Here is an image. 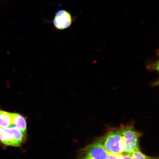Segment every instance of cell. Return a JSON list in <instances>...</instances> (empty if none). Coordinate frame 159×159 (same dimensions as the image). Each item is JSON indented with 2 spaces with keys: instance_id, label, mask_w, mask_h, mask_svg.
<instances>
[{
  "instance_id": "cell-1",
  "label": "cell",
  "mask_w": 159,
  "mask_h": 159,
  "mask_svg": "<svg viewBox=\"0 0 159 159\" xmlns=\"http://www.w3.org/2000/svg\"><path fill=\"white\" fill-rule=\"evenodd\" d=\"M102 142L107 152L117 154L124 153L125 144L120 130H114L109 132Z\"/></svg>"
},
{
  "instance_id": "cell-2",
  "label": "cell",
  "mask_w": 159,
  "mask_h": 159,
  "mask_svg": "<svg viewBox=\"0 0 159 159\" xmlns=\"http://www.w3.org/2000/svg\"><path fill=\"white\" fill-rule=\"evenodd\" d=\"M26 133L15 126L0 128V142L7 146L19 147L24 141Z\"/></svg>"
},
{
  "instance_id": "cell-3",
  "label": "cell",
  "mask_w": 159,
  "mask_h": 159,
  "mask_svg": "<svg viewBox=\"0 0 159 159\" xmlns=\"http://www.w3.org/2000/svg\"><path fill=\"white\" fill-rule=\"evenodd\" d=\"M125 144L124 153H132L139 148V139L140 135L132 125H127L120 130Z\"/></svg>"
},
{
  "instance_id": "cell-4",
  "label": "cell",
  "mask_w": 159,
  "mask_h": 159,
  "mask_svg": "<svg viewBox=\"0 0 159 159\" xmlns=\"http://www.w3.org/2000/svg\"><path fill=\"white\" fill-rule=\"evenodd\" d=\"M107 155L102 141L98 140L86 147L79 159H106Z\"/></svg>"
},
{
  "instance_id": "cell-5",
  "label": "cell",
  "mask_w": 159,
  "mask_h": 159,
  "mask_svg": "<svg viewBox=\"0 0 159 159\" xmlns=\"http://www.w3.org/2000/svg\"><path fill=\"white\" fill-rule=\"evenodd\" d=\"M73 21V18L70 13L66 10H61L56 13L53 23L57 29L62 30L70 27Z\"/></svg>"
},
{
  "instance_id": "cell-6",
  "label": "cell",
  "mask_w": 159,
  "mask_h": 159,
  "mask_svg": "<svg viewBox=\"0 0 159 159\" xmlns=\"http://www.w3.org/2000/svg\"><path fill=\"white\" fill-rule=\"evenodd\" d=\"M14 115V113L0 109V128H5L13 126Z\"/></svg>"
},
{
  "instance_id": "cell-7",
  "label": "cell",
  "mask_w": 159,
  "mask_h": 159,
  "mask_svg": "<svg viewBox=\"0 0 159 159\" xmlns=\"http://www.w3.org/2000/svg\"><path fill=\"white\" fill-rule=\"evenodd\" d=\"M13 126L17 127L23 132L26 133V121L24 117L20 114L14 113Z\"/></svg>"
},
{
  "instance_id": "cell-8",
  "label": "cell",
  "mask_w": 159,
  "mask_h": 159,
  "mask_svg": "<svg viewBox=\"0 0 159 159\" xmlns=\"http://www.w3.org/2000/svg\"><path fill=\"white\" fill-rule=\"evenodd\" d=\"M158 60L148 59L145 63L146 69L148 71L158 72L159 68Z\"/></svg>"
},
{
  "instance_id": "cell-9",
  "label": "cell",
  "mask_w": 159,
  "mask_h": 159,
  "mask_svg": "<svg viewBox=\"0 0 159 159\" xmlns=\"http://www.w3.org/2000/svg\"><path fill=\"white\" fill-rule=\"evenodd\" d=\"M148 157L143 154L139 148L137 149L132 153V159H148Z\"/></svg>"
},
{
  "instance_id": "cell-10",
  "label": "cell",
  "mask_w": 159,
  "mask_h": 159,
  "mask_svg": "<svg viewBox=\"0 0 159 159\" xmlns=\"http://www.w3.org/2000/svg\"><path fill=\"white\" fill-rule=\"evenodd\" d=\"M122 154H113L107 152L106 159H119Z\"/></svg>"
},
{
  "instance_id": "cell-11",
  "label": "cell",
  "mask_w": 159,
  "mask_h": 159,
  "mask_svg": "<svg viewBox=\"0 0 159 159\" xmlns=\"http://www.w3.org/2000/svg\"><path fill=\"white\" fill-rule=\"evenodd\" d=\"M119 159H132V153L123 154L122 156Z\"/></svg>"
},
{
  "instance_id": "cell-12",
  "label": "cell",
  "mask_w": 159,
  "mask_h": 159,
  "mask_svg": "<svg viewBox=\"0 0 159 159\" xmlns=\"http://www.w3.org/2000/svg\"><path fill=\"white\" fill-rule=\"evenodd\" d=\"M159 85V79H158L157 80L153 81L152 82H151L150 85L152 87H156L158 86Z\"/></svg>"
},
{
  "instance_id": "cell-13",
  "label": "cell",
  "mask_w": 159,
  "mask_h": 159,
  "mask_svg": "<svg viewBox=\"0 0 159 159\" xmlns=\"http://www.w3.org/2000/svg\"><path fill=\"white\" fill-rule=\"evenodd\" d=\"M148 159H154L153 158L150 157H148Z\"/></svg>"
}]
</instances>
